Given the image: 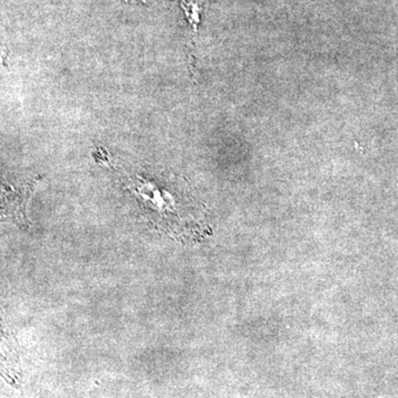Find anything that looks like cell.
Listing matches in <instances>:
<instances>
[]
</instances>
